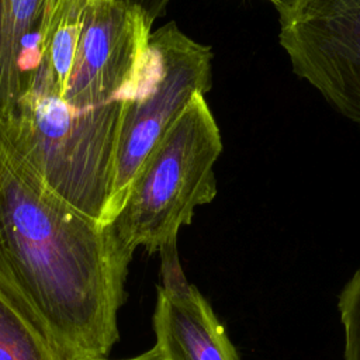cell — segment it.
Masks as SVG:
<instances>
[{"label":"cell","mask_w":360,"mask_h":360,"mask_svg":"<svg viewBox=\"0 0 360 360\" xmlns=\"http://www.w3.org/2000/svg\"><path fill=\"white\" fill-rule=\"evenodd\" d=\"M153 21L127 0H89L73 65L56 86L38 65L0 138L66 204L110 225L127 111L142 77Z\"/></svg>","instance_id":"obj_1"},{"label":"cell","mask_w":360,"mask_h":360,"mask_svg":"<svg viewBox=\"0 0 360 360\" xmlns=\"http://www.w3.org/2000/svg\"><path fill=\"white\" fill-rule=\"evenodd\" d=\"M134 252L49 191L0 138V292L63 360L107 357Z\"/></svg>","instance_id":"obj_2"},{"label":"cell","mask_w":360,"mask_h":360,"mask_svg":"<svg viewBox=\"0 0 360 360\" xmlns=\"http://www.w3.org/2000/svg\"><path fill=\"white\" fill-rule=\"evenodd\" d=\"M222 152L218 124L202 94L181 111L135 176L127 200L110 224L131 252L177 248L181 226L197 207L217 195L214 165Z\"/></svg>","instance_id":"obj_3"},{"label":"cell","mask_w":360,"mask_h":360,"mask_svg":"<svg viewBox=\"0 0 360 360\" xmlns=\"http://www.w3.org/2000/svg\"><path fill=\"white\" fill-rule=\"evenodd\" d=\"M212 56L208 45L191 39L174 21L152 31L139 87L127 111L120 139L112 191L114 219L152 149L187 104L211 89Z\"/></svg>","instance_id":"obj_4"},{"label":"cell","mask_w":360,"mask_h":360,"mask_svg":"<svg viewBox=\"0 0 360 360\" xmlns=\"http://www.w3.org/2000/svg\"><path fill=\"white\" fill-rule=\"evenodd\" d=\"M276 10L292 72L360 129V0H281Z\"/></svg>","instance_id":"obj_5"},{"label":"cell","mask_w":360,"mask_h":360,"mask_svg":"<svg viewBox=\"0 0 360 360\" xmlns=\"http://www.w3.org/2000/svg\"><path fill=\"white\" fill-rule=\"evenodd\" d=\"M153 330L166 360H240L210 302L191 284L177 248L160 255Z\"/></svg>","instance_id":"obj_6"},{"label":"cell","mask_w":360,"mask_h":360,"mask_svg":"<svg viewBox=\"0 0 360 360\" xmlns=\"http://www.w3.org/2000/svg\"><path fill=\"white\" fill-rule=\"evenodd\" d=\"M46 0H0V131L30 89L42 58Z\"/></svg>","instance_id":"obj_7"},{"label":"cell","mask_w":360,"mask_h":360,"mask_svg":"<svg viewBox=\"0 0 360 360\" xmlns=\"http://www.w3.org/2000/svg\"><path fill=\"white\" fill-rule=\"evenodd\" d=\"M0 360H63L49 336L1 292Z\"/></svg>","instance_id":"obj_8"},{"label":"cell","mask_w":360,"mask_h":360,"mask_svg":"<svg viewBox=\"0 0 360 360\" xmlns=\"http://www.w3.org/2000/svg\"><path fill=\"white\" fill-rule=\"evenodd\" d=\"M343 326L345 360H360V269L349 278L338 298Z\"/></svg>","instance_id":"obj_9"},{"label":"cell","mask_w":360,"mask_h":360,"mask_svg":"<svg viewBox=\"0 0 360 360\" xmlns=\"http://www.w3.org/2000/svg\"><path fill=\"white\" fill-rule=\"evenodd\" d=\"M87 1L89 0H46L42 22V53L59 25L82 18Z\"/></svg>","instance_id":"obj_10"},{"label":"cell","mask_w":360,"mask_h":360,"mask_svg":"<svg viewBox=\"0 0 360 360\" xmlns=\"http://www.w3.org/2000/svg\"><path fill=\"white\" fill-rule=\"evenodd\" d=\"M142 8L152 21H155L165 10L170 0H127Z\"/></svg>","instance_id":"obj_11"},{"label":"cell","mask_w":360,"mask_h":360,"mask_svg":"<svg viewBox=\"0 0 360 360\" xmlns=\"http://www.w3.org/2000/svg\"><path fill=\"white\" fill-rule=\"evenodd\" d=\"M79 360H111L108 357H89V359H79ZM120 360H166L165 356L162 354V352L159 350V347L156 345H153L150 349H148L146 352L132 356V357H127V359H120Z\"/></svg>","instance_id":"obj_12"},{"label":"cell","mask_w":360,"mask_h":360,"mask_svg":"<svg viewBox=\"0 0 360 360\" xmlns=\"http://www.w3.org/2000/svg\"><path fill=\"white\" fill-rule=\"evenodd\" d=\"M267 1H270V3H273V6H274V7H276V6H277V4H278V3H280V1H281V0H267Z\"/></svg>","instance_id":"obj_13"}]
</instances>
